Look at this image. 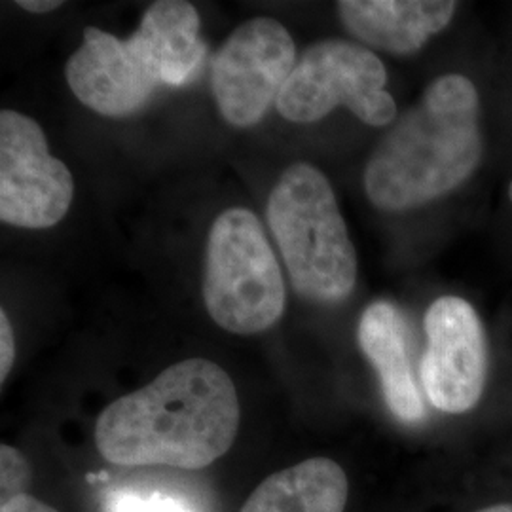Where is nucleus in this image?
I'll use <instances>...</instances> for the list:
<instances>
[{
  "label": "nucleus",
  "instance_id": "obj_1",
  "mask_svg": "<svg viewBox=\"0 0 512 512\" xmlns=\"http://www.w3.org/2000/svg\"><path fill=\"white\" fill-rule=\"evenodd\" d=\"M236 385L217 363L194 357L110 403L95 423V446L114 465L205 469L234 444Z\"/></svg>",
  "mask_w": 512,
  "mask_h": 512
},
{
  "label": "nucleus",
  "instance_id": "obj_2",
  "mask_svg": "<svg viewBox=\"0 0 512 512\" xmlns=\"http://www.w3.org/2000/svg\"><path fill=\"white\" fill-rule=\"evenodd\" d=\"M482 158L478 93L461 74L427 86L372 152L365 171L368 200L404 211L433 202L465 183Z\"/></svg>",
  "mask_w": 512,
  "mask_h": 512
},
{
  "label": "nucleus",
  "instance_id": "obj_3",
  "mask_svg": "<svg viewBox=\"0 0 512 512\" xmlns=\"http://www.w3.org/2000/svg\"><path fill=\"white\" fill-rule=\"evenodd\" d=\"M266 217L294 291L313 302L346 300L357 281V255L329 179L306 162L287 167Z\"/></svg>",
  "mask_w": 512,
  "mask_h": 512
},
{
  "label": "nucleus",
  "instance_id": "obj_4",
  "mask_svg": "<svg viewBox=\"0 0 512 512\" xmlns=\"http://www.w3.org/2000/svg\"><path fill=\"white\" fill-rule=\"evenodd\" d=\"M203 302L220 329L249 336L274 327L285 310V283L262 222L243 207L211 226Z\"/></svg>",
  "mask_w": 512,
  "mask_h": 512
},
{
  "label": "nucleus",
  "instance_id": "obj_5",
  "mask_svg": "<svg viewBox=\"0 0 512 512\" xmlns=\"http://www.w3.org/2000/svg\"><path fill=\"white\" fill-rule=\"evenodd\" d=\"M385 84L387 73L378 55L348 40L327 38L311 44L298 59L275 109L289 122L311 124L344 105L368 126L382 128L397 116Z\"/></svg>",
  "mask_w": 512,
  "mask_h": 512
},
{
  "label": "nucleus",
  "instance_id": "obj_6",
  "mask_svg": "<svg viewBox=\"0 0 512 512\" xmlns=\"http://www.w3.org/2000/svg\"><path fill=\"white\" fill-rule=\"evenodd\" d=\"M296 63L293 37L279 21L241 23L211 67V88L222 118L236 128L256 126L277 101Z\"/></svg>",
  "mask_w": 512,
  "mask_h": 512
},
{
  "label": "nucleus",
  "instance_id": "obj_7",
  "mask_svg": "<svg viewBox=\"0 0 512 512\" xmlns=\"http://www.w3.org/2000/svg\"><path fill=\"white\" fill-rule=\"evenodd\" d=\"M74 181L48 150L44 129L16 110L0 112V220L18 228H52L69 213Z\"/></svg>",
  "mask_w": 512,
  "mask_h": 512
},
{
  "label": "nucleus",
  "instance_id": "obj_8",
  "mask_svg": "<svg viewBox=\"0 0 512 512\" xmlns=\"http://www.w3.org/2000/svg\"><path fill=\"white\" fill-rule=\"evenodd\" d=\"M65 76L82 105L101 116L122 118L152 97L162 84V67L141 29L122 40L88 27L82 46L67 61Z\"/></svg>",
  "mask_w": 512,
  "mask_h": 512
},
{
  "label": "nucleus",
  "instance_id": "obj_9",
  "mask_svg": "<svg viewBox=\"0 0 512 512\" xmlns=\"http://www.w3.org/2000/svg\"><path fill=\"white\" fill-rule=\"evenodd\" d=\"M427 349L420 365L421 387L444 414L473 410L486 382V340L469 302L442 296L425 313Z\"/></svg>",
  "mask_w": 512,
  "mask_h": 512
},
{
  "label": "nucleus",
  "instance_id": "obj_10",
  "mask_svg": "<svg viewBox=\"0 0 512 512\" xmlns=\"http://www.w3.org/2000/svg\"><path fill=\"white\" fill-rule=\"evenodd\" d=\"M458 4L448 0H344L338 14L355 38L387 54L410 55L446 29Z\"/></svg>",
  "mask_w": 512,
  "mask_h": 512
},
{
  "label": "nucleus",
  "instance_id": "obj_11",
  "mask_svg": "<svg viewBox=\"0 0 512 512\" xmlns=\"http://www.w3.org/2000/svg\"><path fill=\"white\" fill-rule=\"evenodd\" d=\"M359 346L378 370L385 404L403 423H420L425 404L410 361V334L403 313L389 302L370 304L359 321Z\"/></svg>",
  "mask_w": 512,
  "mask_h": 512
},
{
  "label": "nucleus",
  "instance_id": "obj_12",
  "mask_svg": "<svg viewBox=\"0 0 512 512\" xmlns=\"http://www.w3.org/2000/svg\"><path fill=\"white\" fill-rule=\"evenodd\" d=\"M348 494V476L336 461L306 459L262 480L239 512H344Z\"/></svg>",
  "mask_w": 512,
  "mask_h": 512
},
{
  "label": "nucleus",
  "instance_id": "obj_13",
  "mask_svg": "<svg viewBox=\"0 0 512 512\" xmlns=\"http://www.w3.org/2000/svg\"><path fill=\"white\" fill-rule=\"evenodd\" d=\"M139 29L147 35L162 67V84L179 88L196 78L207 57L200 38V16L190 2H154L141 19Z\"/></svg>",
  "mask_w": 512,
  "mask_h": 512
},
{
  "label": "nucleus",
  "instance_id": "obj_14",
  "mask_svg": "<svg viewBox=\"0 0 512 512\" xmlns=\"http://www.w3.org/2000/svg\"><path fill=\"white\" fill-rule=\"evenodd\" d=\"M33 484V467L18 448L0 446V501L8 503L21 495H29Z\"/></svg>",
  "mask_w": 512,
  "mask_h": 512
},
{
  "label": "nucleus",
  "instance_id": "obj_15",
  "mask_svg": "<svg viewBox=\"0 0 512 512\" xmlns=\"http://www.w3.org/2000/svg\"><path fill=\"white\" fill-rule=\"evenodd\" d=\"M110 512H194L184 501L162 494H118Z\"/></svg>",
  "mask_w": 512,
  "mask_h": 512
},
{
  "label": "nucleus",
  "instance_id": "obj_16",
  "mask_svg": "<svg viewBox=\"0 0 512 512\" xmlns=\"http://www.w3.org/2000/svg\"><path fill=\"white\" fill-rule=\"evenodd\" d=\"M16 361V338L8 313L0 311V382L4 384Z\"/></svg>",
  "mask_w": 512,
  "mask_h": 512
},
{
  "label": "nucleus",
  "instance_id": "obj_17",
  "mask_svg": "<svg viewBox=\"0 0 512 512\" xmlns=\"http://www.w3.org/2000/svg\"><path fill=\"white\" fill-rule=\"evenodd\" d=\"M0 512H57L33 495H21L8 503H0Z\"/></svg>",
  "mask_w": 512,
  "mask_h": 512
},
{
  "label": "nucleus",
  "instance_id": "obj_18",
  "mask_svg": "<svg viewBox=\"0 0 512 512\" xmlns=\"http://www.w3.org/2000/svg\"><path fill=\"white\" fill-rule=\"evenodd\" d=\"M18 6L25 12L46 14V12H54L59 6H63V2H59V0H19Z\"/></svg>",
  "mask_w": 512,
  "mask_h": 512
},
{
  "label": "nucleus",
  "instance_id": "obj_19",
  "mask_svg": "<svg viewBox=\"0 0 512 512\" xmlns=\"http://www.w3.org/2000/svg\"><path fill=\"white\" fill-rule=\"evenodd\" d=\"M475 512H512V503H497V505H490V507H484Z\"/></svg>",
  "mask_w": 512,
  "mask_h": 512
},
{
  "label": "nucleus",
  "instance_id": "obj_20",
  "mask_svg": "<svg viewBox=\"0 0 512 512\" xmlns=\"http://www.w3.org/2000/svg\"><path fill=\"white\" fill-rule=\"evenodd\" d=\"M509 198H511V202H512V183H511V186H509Z\"/></svg>",
  "mask_w": 512,
  "mask_h": 512
}]
</instances>
